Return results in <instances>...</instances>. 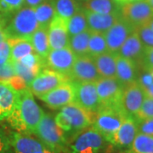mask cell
<instances>
[{
    "label": "cell",
    "mask_w": 153,
    "mask_h": 153,
    "mask_svg": "<svg viewBox=\"0 0 153 153\" xmlns=\"http://www.w3.org/2000/svg\"><path fill=\"white\" fill-rule=\"evenodd\" d=\"M95 114L72 102L60 108L55 121L64 132L82 131L93 125Z\"/></svg>",
    "instance_id": "obj_1"
},
{
    "label": "cell",
    "mask_w": 153,
    "mask_h": 153,
    "mask_svg": "<svg viewBox=\"0 0 153 153\" xmlns=\"http://www.w3.org/2000/svg\"><path fill=\"white\" fill-rule=\"evenodd\" d=\"M19 105L14 111L20 121L23 134H34L41 120L44 111L34 100L33 94L29 89L20 92Z\"/></svg>",
    "instance_id": "obj_2"
},
{
    "label": "cell",
    "mask_w": 153,
    "mask_h": 153,
    "mask_svg": "<svg viewBox=\"0 0 153 153\" xmlns=\"http://www.w3.org/2000/svg\"><path fill=\"white\" fill-rule=\"evenodd\" d=\"M39 27L34 9L23 6L12 16L5 27L7 38L30 40L34 32Z\"/></svg>",
    "instance_id": "obj_3"
},
{
    "label": "cell",
    "mask_w": 153,
    "mask_h": 153,
    "mask_svg": "<svg viewBox=\"0 0 153 153\" xmlns=\"http://www.w3.org/2000/svg\"><path fill=\"white\" fill-rule=\"evenodd\" d=\"M34 134L54 153L63 151L65 148L66 140L64 131L56 124L55 118L51 115L44 113Z\"/></svg>",
    "instance_id": "obj_4"
},
{
    "label": "cell",
    "mask_w": 153,
    "mask_h": 153,
    "mask_svg": "<svg viewBox=\"0 0 153 153\" xmlns=\"http://www.w3.org/2000/svg\"><path fill=\"white\" fill-rule=\"evenodd\" d=\"M127 115L118 105L100 106L95 114L92 127L100 132L106 141L113 135L126 118Z\"/></svg>",
    "instance_id": "obj_5"
},
{
    "label": "cell",
    "mask_w": 153,
    "mask_h": 153,
    "mask_svg": "<svg viewBox=\"0 0 153 153\" xmlns=\"http://www.w3.org/2000/svg\"><path fill=\"white\" fill-rule=\"evenodd\" d=\"M71 79L65 74L52 69H44L38 73L29 83L28 89L36 96H41L53 90L60 85L69 82Z\"/></svg>",
    "instance_id": "obj_6"
},
{
    "label": "cell",
    "mask_w": 153,
    "mask_h": 153,
    "mask_svg": "<svg viewBox=\"0 0 153 153\" xmlns=\"http://www.w3.org/2000/svg\"><path fill=\"white\" fill-rule=\"evenodd\" d=\"M121 18L134 27L146 25L153 18V11L146 0L126 3L121 6Z\"/></svg>",
    "instance_id": "obj_7"
},
{
    "label": "cell",
    "mask_w": 153,
    "mask_h": 153,
    "mask_svg": "<svg viewBox=\"0 0 153 153\" xmlns=\"http://www.w3.org/2000/svg\"><path fill=\"white\" fill-rule=\"evenodd\" d=\"M105 139L93 127H88L78 134L71 143L72 153H99Z\"/></svg>",
    "instance_id": "obj_8"
},
{
    "label": "cell",
    "mask_w": 153,
    "mask_h": 153,
    "mask_svg": "<svg viewBox=\"0 0 153 153\" xmlns=\"http://www.w3.org/2000/svg\"><path fill=\"white\" fill-rule=\"evenodd\" d=\"M100 106L119 105L123 86L116 77H100L95 82Z\"/></svg>",
    "instance_id": "obj_9"
},
{
    "label": "cell",
    "mask_w": 153,
    "mask_h": 153,
    "mask_svg": "<svg viewBox=\"0 0 153 153\" xmlns=\"http://www.w3.org/2000/svg\"><path fill=\"white\" fill-rule=\"evenodd\" d=\"M74 103L88 111L97 112L100 107L95 82H73Z\"/></svg>",
    "instance_id": "obj_10"
},
{
    "label": "cell",
    "mask_w": 153,
    "mask_h": 153,
    "mask_svg": "<svg viewBox=\"0 0 153 153\" xmlns=\"http://www.w3.org/2000/svg\"><path fill=\"white\" fill-rule=\"evenodd\" d=\"M145 98L146 94L143 88L135 81L123 88L119 105L127 116L134 117Z\"/></svg>",
    "instance_id": "obj_11"
},
{
    "label": "cell",
    "mask_w": 153,
    "mask_h": 153,
    "mask_svg": "<svg viewBox=\"0 0 153 153\" xmlns=\"http://www.w3.org/2000/svg\"><path fill=\"white\" fill-rule=\"evenodd\" d=\"M68 76L75 82H96L100 78L93 57L88 55L76 57Z\"/></svg>",
    "instance_id": "obj_12"
},
{
    "label": "cell",
    "mask_w": 153,
    "mask_h": 153,
    "mask_svg": "<svg viewBox=\"0 0 153 153\" xmlns=\"http://www.w3.org/2000/svg\"><path fill=\"white\" fill-rule=\"evenodd\" d=\"M74 85L73 82H66L55 88L45 94L39 96L38 98L43 100L45 104L51 109L62 108L66 105L74 101Z\"/></svg>",
    "instance_id": "obj_13"
},
{
    "label": "cell",
    "mask_w": 153,
    "mask_h": 153,
    "mask_svg": "<svg viewBox=\"0 0 153 153\" xmlns=\"http://www.w3.org/2000/svg\"><path fill=\"white\" fill-rule=\"evenodd\" d=\"M134 32V27L121 18L104 34L108 52L117 55L126 39Z\"/></svg>",
    "instance_id": "obj_14"
},
{
    "label": "cell",
    "mask_w": 153,
    "mask_h": 153,
    "mask_svg": "<svg viewBox=\"0 0 153 153\" xmlns=\"http://www.w3.org/2000/svg\"><path fill=\"white\" fill-rule=\"evenodd\" d=\"M76 56L69 47L59 49H51L44 59L45 65L55 71L68 76ZM69 77V76H68Z\"/></svg>",
    "instance_id": "obj_15"
},
{
    "label": "cell",
    "mask_w": 153,
    "mask_h": 153,
    "mask_svg": "<svg viewBox=\"0 0 153 153\" xmlns=\"http://www.w3.org/2000/svg\"><path fill=\"white\" fill-rule=\"evenodd\" d=\"M138 134L137 121L134 117L127 116L119 128L109 139V142L118 147L129 148Z\"/></svg>",
    "instance_id": "obj_16"
},
{
    "label": "cell",
    "mask_w": 153,
    "mask_h": 153,
    "mask_svg": "<svg viewBox=\"0 0 153 153\" xmlns=\"http://www.w3.org/2000/svg\"><path fill=\"white\" fill-rule=\"evenodd\" d=\"M48 38L50 50L68 47L66 20L55 15L48 27Z\"/></svg>",
    "instance_id": "obj_17"
},
{
    "label": "cell",
    "mask_w": 153,
    "mask_h": 153,
    "mask_svg": "<svg viewBox=\"0 0 153 153\" xmlns=\"http://www.w3.org/2000/svg\"><path fill=\"white\" fill-rule=\"evenodd\" d=\"M10 145L16 153H43L46 146L29 134L13 133L10 138Z\"/></svg>",
    "instance_id": "obj_18"
},
{
    "label": "cell",
    "mask_w": 153,
    "mask_h": 153,
    "mask_svg": "<svg viewBox=\"0 0 153 153\" xmlns=\"http://www.w3.org/2000/svg\"><path fill=\"white\" fill-rule=\"evenodd\" d=\"M20 94L6 82H0V122L7 119L19 105Z\"/></svg>",
    "instance_id": "obj_19"
},
{
    "label": "cell",
    "mask_w": 153,
    "mask_h": 153,
    "mask_svg": "<svg viewBox=\"0 0 153 153\" xmlns=\"http://www.w3.org/2000/svg\"><path fill=\"white\" fill-rule=\"evenodd\" d=\"M85 13L88 29L91 32L103 34L121 19L120 14H99L87 10H85Z\"/></svg>",
    "instance_id": "obj_20"
},
{
    "label": "cell",
    "mask_w": 153,
    "mask_h": 153,
    "mask_svg": "<svg viewBox=\"0 0 153 153\" xmlns=\"http://www.w3.org/2000/svg\"><path fill=\"white\" fill-rule=\"evenodd\" d=\"M137 76V64L120 55H116V78L118 82L124 87L135 82Z\"/></svg>",
    "instance_id": "obj_21"
},
{
    "label": "cell",
    "mask_w": 153,
    "mask_h": 153,
    "mask_svg": "<svg viewBox=\"0 0 153 153\" xmlns=\"http://www.w3.org/2000/svg\"><path fill=\"white\" fill-rule=\"evenodd\" d=\"M144 52L145 49L142 44L140 41L136 33L134 32L126 39V41L122 45L117 55H120L128 60H132L138 65L141 63Z\"/></svg>",
    "instance_id": "obj_22"
},
{
    "label": "cell",
    "mask_w": 153,
    "mask_h": 153,
    "mask_svg": "<svg viewBox=\"0 0 153 153\" xmlns=\"http://www.w3.org/2000/svg\"><path fill=\"white\" fill-rule=\"evenodd\" d=\"M83 10L99 14H120L122 4L117 0H84Z\"/></svg>",
    "instance_id": "obj_23"
},
{
    "label": "cell",
    "mask_w": 153,
    "mask_h": 153,
    "mask_svg": "<svg viewBox=\"0 0 153 153\" xmlns=\"http://www.w3.org/2000/svg\"><path fill=\"white\" fill-rule=\"evenodd\" d=\"M116 55L106 52L93 57L100 77H116Z\"/></svg>",
    "instance_id": "obj_24"
},
{
    "label": "cell",
    "mask_w": 153,
    "mask_h": 153,
    "mask_svg": "<svg viewBox=\"0 0 153 153\" xmlns=\"http://www.w3.org/2000/svg\"><path fill=\"white\" fill-rule=\"evenodd\" d=\"M33 50L41 58L45 59L50 51L48 38V28L38 27L30 38Z\"/></svg>",
    "instance_id": "obj_25"
},
{
    "label": "cell",
    "mask_w": 153,
    "mask_h": 153,
    "mask_svg": "<svg viewBox=\"0 0 153 153\" xmlns=\"http://www.w3.org/2000/svg\"><path fill=\"white\" fill-rule=\"evenodd\" d=\"M39 27H49V25L55 16L53 0H45L41 4L33 8Z\"/></svg>",
    "instance_id": "obj_26"
},
{
    "label": "cell",
    "mask_w": 153,
    "mask_h": 153,
    "mask_svg": "<svg viewBox=\"0 0 153 153\" xmlns=\"http://www.w3.org/2000/svg\"><path fill=\"white\" fill-rule=\"evenodd\" d=\"M91 33L92 32L88 29L82 33L69 38L68 47L76 57L88 55V44Z\"/></svg>",
    "instance_id": "obj_27"
},
{
    "label": "cell",
    "mask_w": 153,
    "mask_h": 153,
    "mask_svg": "<svg viewBox=\"0 0 153 153\" xmlns=\"http://www.w3.org/2000/svg\"><path fill=\"white\" fill-rule=\"evenodd\" d=\"M66 27L68 38H71L74 35L79 34L88 30V27L85 10L81 9L71 18H69L66 21Z\"/></svg>",
    "instance_id": "obj_28"
},
{
    "label": "cell",
    "mask_w": 153,
    "mask_h": 153,
    "mask_svg": "<svg viewBox=\"0 0 153 153\" xmlns=\"http://www.w3.org/2000/svg\"><path fill=\"white\" fill-rule=\"evenodd\" d=\"M11 44V62L19 61L24 56L34 52L33 45L27 39L8 38Z\"/></svg>",
    "instance_id": "obj_29"
},
{
    "label": "cell",
    "mask_w": 153,
    "mask_h": 153,
    "mask_svg": "<svg viewBox=\"0 0 153 153\" xmlns=\"http://www.w3.org/2000/svg\"><path fill=\"white\" fill-rule=\"evenodd\" d=\"M56 16L68 20L79 10H81L78 0H53Z\"/></svg>",
    "instance_id": "obj_30"
},
{
    "label": "cell",
    "mask_w": 153,
    "mask_h": 153,
    "mask_svg": "<svg viewBox=\"0 0 153 153\" xmlns=\"http://www.w3.org/2000/svg\"><path fill=\"white\" fill-rule=\"evenodd\" d=\"M106 52H108V49L104 34L92 32L88 44V55L94 57Z\"/></svg>",
    "instance_id": "obj_31"
},
{
    "label": "cell",
    "mask_w": 153,
    "mask_h": 153,
    "mask_svg": "<svg viewBox=\"0 0 153 153\" xmlns=\"http://www.w3.org/2000/svg\"><path fill=\"white\" fill-rule=\"evenodd\" d=\"M129 149V153H153V136L138 133Z\"/></svg>",
    "instance_id": "obj_32"
},
{
    "label": "cell",
    "mask_w": 153,
    "mask_h": 153,
    "mask_svg": "<svg viewBox=\"0 0 153 153\" xmlns=\"http://www.w3.org/2000/svg\"><path fill=\"white\" fill-rule=\"evenodd\" d=\"M19 62L23 66L29 68L36 76L43 70V67L45 64L44 59L41 58L35 52H33L31 54H28L26 56H24L19 60Z\"/></svg>",
    "instance_id": "obj_33"
},
{
    "label": "cell",
    "mask_w": 153,
    "mask_h": 153,
    "mask_svg": "<svg viewBox=\"0 0 153 153\" xmlns=\"http://www.w3.org/2000/svg\"><path fill=\"white\" fill-rule=\"evenodd\" d=\"M134 33H136L140 41L141 42L144 49L153 48V31L147 25H142L135 27Z\"/></svg>",
    "instance_id": "obj_34"
},
{
    "label": "cell",
    "mask_w": 153,
    "mask_h": 153,
    "mask_svg": "<svg viewBox=\"0 0 153 153\" xmlns=\"http://www.w3.org/2000/svg\"><path fill=\"white\" fill-rule=\"evenodd\" d=\"M134 117L137 120L153 118V98L146 96L140 108Z\"/></svg>",
    "instance_id": "obj_35"
},
{
    "label": "cell",
    "mask_w": 153,
    "mask_h": 153,
    "mask_svg": "<svg viewBox=\"0 0 153 153\" xmlns=\"http://www.w3.org/2000/svg\"><path fill=\"white\" fill-rule=\"evenodd\" d=\"M12 64H13V66H14L16 74L21 76L22 78H23L26 81V82L27 83V85H29V83L33 81V78L36 76V75L29 68L23 66L19 61L12 62Z\"/></svg>",
    "instance_id": "obj_36"
},
{
    "label": "cell",
    "mask_w": 153,
    "mask_h": 153,
    "mask_svg": "<svg viewBox=\"0 0 153 153\" xmlns=\"http://www.w3.org/2000/svg\"><path fill=\"white\" fill-rule=\"evenodd\" d=\"M11 62V44L8 38L0 42V66Z\"/></svg>",
    "instance_id": "obj_37"
},
{
    "label": "cell",
    "mask_w": 153,
    "mask_h": 153,
    "mask_svg": "<svg viewBox=\"0 0 153 153\" xmlns=\"http://www.w3.org/2000/svg\"><path fill=\"white\" fill-rule=\"evenodd\" d=\"M6 83H8L12 88H14L18 93L22 92V91H24V90L28 88V85L27 83L26 82V81L20 76L16 75V74L15 76H12L11 78H10L6 82Z\"/></svg>",
    "instance_id": "obj_38"
},
{
    "label": "cell",
    "mask_w": 153,
    "mask_h": 153,
    "mask_svg": "<svg viewBox=\"0 0 153 153\" xmlns=\"http://www.w3.org/2000/svg\"><path fill=\"white\" fill-rule=\"evenodd\" d=\"M138 133L152 135L153 136V118H147L142 120H137Z\"/></svg>",
    "instance_id": "obj_39"
},
{
    "label": "cell",
    "mask_w": 153,
    "mask_h": 153,
    "mask_svg": "<svg viewBox=\"0 0 153 153\" xmlns=\"http://www.w3.org/2000/svg\"><path fill=\"white\" fill-rule=\"evenodd\" d=\"M16 75L12 62L0 66V82H6L10 78Z\"/></svg>",
    "instance_id": "obj_40"
},
{
    "label": "cell",
    "mask_w": 153,
    "mask_h": 153,
    "mask_svg": "<svg viewBox=\"0 0 153 153\" xmlns=\"http://www.w3.org/2000/svg\"><path fill=\"white\" fill-rule=\"evenodd\" d=\"M145 69V68H144ZM137 82L140 85V87L143 89L150 86L153 83V76L151 74V72L147 69H145L142 73L139 76H137Z\"/></svg>",
    "instance_id": "obj_41"
},
{
    "label": "cell",
    "mask_w": 153,
    "mask_h": 153,
    "mask_svg": "<svg viewBox=\"0 0 153 153\" xmlns=\"http://www.w3.org/2000/svg\"><path fill=\"white\" fill-rule=\"evenodd\" d=\"M140 64L145 69L153 68V48L145 49Z\"/></svg>",
    "instance_id": "obj_42"
},
{
    "label": "cell",
    "mask_w": 153,
    "mask_h": 153,
    "mask_svg": "<svg viewBox=\"0 0 153 153\" xmlns=\"http://www.w3.org/2000/svg\"><path fill=\"white\" fill-rule=\"evenodd\" d=\"M10 139L0 128V153H6L10 147Z\"/></svg>",
    "instance_id": "obj_43"
},
{
    "label": "cell",
    "mask_w": 153,
    "mask_h": 153,
    "mask_svg": "<svg viewBox=\"0 0 153 153\" xmlns=\"http://www.w3.org/2000/svg\"><path fill=\"white\" fill-rule=\"evenodd\" d=\"M14 11H17L24 6V0H2Z\"/></svg>",
    "instance_id": "obj_44"
},
{
    "label": "cell",
    "mask_w": 153,
    "mask_h": 153,
    "mask_svg": "<svg viewBox=\"0 0 153 153\" xmlns=\"http://www.w3.org/2000/svg\"><path fill=\"white\" fill-rule=\"evenodd\" d=\"M45 0H24V5L31 7V8H35L39 4H41Z\"/></svg>",
    "instance_id": "obj_45"
},
{
    "label": "cell",
    "mask_w": 153,
    "mask_h": 153,
    "mask_svg": "<svg viewBox=\"0 0 153 153\" xmlns=\"http://www.w3.org/2000/svg\"><path fill=\"white\" fill-rule=\"evenodd\" d=\"M143 90H144V92H145L146 96L153 98V83H152V84H151L150 86H148L147 88H144Z\"/></svg>",
    "instance_id": "obj_46"
},
{
    "label": "cell",
    "mask_w": 153,
    "mask_h": 153,
    "mask_svg": "<svg viewBox=\"0 0 153 153\" xmlns=\"http://www.w3.org/2000/svg\"><path fill=\"white\" fill-rule=\"evenodd\" d=\"M4 28H5L4 26L0 23V42L7 39V35H6L5 29Z\"/></svg>",
    "instance_id": "obj_47"
},
{
    "label": "cell",
    "mask_w": 153,
    "mask_h": 153,
    "mask_svg": "<svg viewBox=\"0 0 153 153\" xmlns=\"http://www.w3.org/2000/svg\"><path fill=\"white\" fill-rule=\"evenodd\" d=\"M119 4H123L126 3H132V2H137V1H142V0H117Z\"/></svg>",
    "instance_id": "obj_48"
},
{
    "label": "cell",
    "mask_w": 153,
    "mask_h": 153,
    "mask_svg": "<svg viewBox=\"0 0 153 153\" xmlns=\"http://www.w3.org/2000/svg\"><path fill=\"white\" fill-rule=\"evenodd\" d=\"M146 25H147L148 27H149L151 28V29L153 31V18L151 20V21H150V22H148Z\"/></svg>",
    "instance_id": "obj_49"
},
{
    "label": "cell",
    "mask_w": 153,
    "mask_h": 153,
    "mask_svg": "<svg viewBox=\"0 0 153 153\" xmlns=\"http://www.w3.org/2000/svg\"><path fill=\"white\" fill-rule=\"evenodd\" d=\"M147 1V3L149 4V5L151 6V8H152V10L153 11V0H146Z\"/></svg>",
    "instance_id": "obj_50"
},
{
    "label": "cell",
    "mask_w": 153,
    "mask_h": 153,
    "mask_svg": "<svg viewBox=\"0 0 153 153\" xmlns=\"http://www.w3.org/2000/svg\"><path fill=\"white\" fill-rule=\"evenodd\" d=\"M43 153H54V152H52L51 150H49V148L46 147L45 149H44V151L43 152Z\"/></svg>",
    "instance_id": "obj_51"
},
{
    "label": "cell",
    "mask_w": 153,
    "mask_h": 153,
    "mask_svg": "<svg viewBox=\"0 0 153 153\" xmlns=\"http://www.w3.org/2000/svg\"><path fill=\"white\" fill-rule=\"evenodd\" d=\"M147 70H149V71L151 72V74L153 76V68H151V69H147Z\"/></svg>",
    "instance_id": "obj_52"
}]
</instances>
